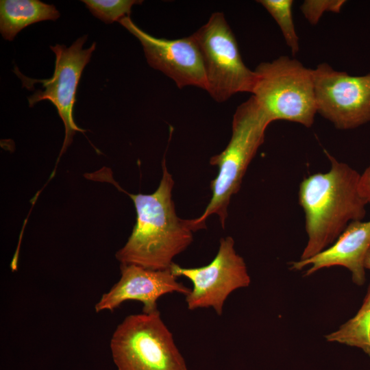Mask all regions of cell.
<instances>
[{
  "instance_id": "obj_3",
  "label": "cell",
  "mask_w": 370,
  "mask_h": 370,
  "mask_svg": "<svg viewBox=\"0 0 370 370\" xmlns=\"http://www.w3.org/2000/svg\"><path fill=\"white\" fill-rule=\"evenodd\" d=\"M271 123L252 96L237 107L227 147L210 158V163L218 167V173L210 182L212 197L206 209L201 216L191 219L195 232L206 228V221L212 214L217 215L225 227L230 199L240 190L247 169L263 143Z\"/></svg>"
},
{
  "instance_id": "obj_16",
  "label": "cell",
  "mask_w": 370,
  "mask_h": 370,
  "mask_svg": "<svg viewBox=\"0 0 370 370\" xmlns=\"http://www.w3.org/2000/svg\"><path fill=\"white\" fill-rule=\"evenodd\" d=\"M86 8L97 18L107 24L119 21L129 16L132 8L136 4L142 3L137 0H82Z\"/></svg>"
},
{
  "instance_id": "obj_13",
  "label": "cell",
  "mask_w": 370,
  "mask_h": 370,
  "mask_svg": "<svg viewBox=\"0 0 370 370\" xmlns=\"http://www.w3.org/2000/svg\"><path fill=\"white\" fill-rule=\"evenodd\" d=\"M60 12L51 4L38 0H1L0 32L12 41L23 28L43 21H56Z\"/></svg>"
},
{
  "instance_id": "obj_1",
  "label": "cell",
  "mask_w": 370,
  "mask_h": 370,
  "mask_svg": "<svg viewBox=\"0 0 370 370\" xmlns=\"http://www.w3.org/2000/svg\"><path fill=\"white\" fill-rule=\"evenodd\" d=\"M331 163L326 173L305 178L299 202L305 214L308 242L299 260H308L331 246L352 221H362L368 204L359 190L360 174L325 151Z\"/></svg>"
},
{
  "instance_id": "obj_8",
  "label": "cell",
  "mask_w": 370,
  "mask_h": 370,
  "mask_svg": "<svg viewBox=\"0 0 370 370\" xmlns=\"http://www.w3.org/2000/svg\"><path fill=\"white\" fill-rule=\"evenodd\" d=\"M170 269L175 277H184L193 284L185 298L188 310L212 308L219 316L228 296L251 282L245 262L236 253L231 236L221 238L217 254L207 265L186 268L173 263Z\"/></svg>"
},
{
  "instance_id": "obj_17",
  "label": "cell",
  "mask_w": 370,
  "mask_h": 370,
  "mask_svg": "<svg viewBox=\"0 0 370 370\" xmlns=\"http://www.w3.org/2000/svg\"><path fill=\"white\" fill-rule=\"evenodd\" d=\"M345 2L344 0H306L301 4L300 10L306 19L315 25L324 12L339 13Z\"/></svg>"
},
{
  "instance_id": "obj_2",
  "label": "cell",
  "mask_w": 370,
  "mask_h": 370,
  "mask_svg": "<svg viewBox=\"0 0 370 370\" xmlns=\"http://www.w3.org/2000/svg\"><path fill=\"white\" fill-rule=\"evenodd\" d=\"M162 176L151 194H130L136 221L125 245L116 258L121 264H135L153 270L169 269L173 258L191 244L195 232L191 219L177 217L172 190L174 181L162 162Z\"/></svg>"
},
{
  "instance_id": "obj_18",
  "label": "cell",
  "mask_w": 370,
  "mask_h": 370,
  "mask_svg": "<svg viewBox=\"0 0 370 370\" xmlns=\"http://www.w3.org/2000/svg\"><path fill=\"white\" fill-rule=\"evenodd\" d=\"M358 187L361 195L370 205V165L360 174Z\"/></svg>"
},
{
  "instance_id": "obj_19",
  "label": "cell",
  "mask_w": 370,
  "mask_h": 370,
  "mask_svg": "<svg viewBox=\"0 0 370 370\" xmlns=\"http://www.w3.org/2000/svg\"><path fill=\"white\" fill-rule=\"evenodd\" d=\"M365 269L370 270V247L367 253L365 260Z\"/></svg>"
},
{
  "instance_id": "obj_6",
  "label": "cell",
  "mask_w": 370,
  "mask_h": 370,
  "mask_svg": "<svg viewBox=\"0 0 370 370\" xmlns=\"http://www.w3.org/2000/svg\"><path fill=\"white\" fill-rule=\"evenodd\" d=\"M204 66L206 91L217 102L251 92L256 75L243 62L234 33L222 12L213 13L193 34Z\"/></svg>"
},
{
  "instance_id": "obj_10",
  "label": "cell",
  "mask_w": 370,
  "mask_h": 370,
  "mask_svg": "<svg viewBox=\"0 0 370 370\" xmlns=\"http://www.w3.org/2000/svg\"><path fill=\"white\" fill-rule=\"evenodd\" d=\"M118 22L140 41L150 66L171 78L180 88L193 86L206 90L202 57L193 34L173 40L160 38L140 29L130 16Z\"/></svg>"
},
{
  "instance_id": "obj_5",
  "label": "cell",
  "mask_w": 370,
  "mask_h": 370,
  "mask_svg": "<svg viewBox=\"0 0 370 370\" xmlns=\"http://www.w3.org/2000/svg\"><path fill=\"white\" fill-rule=\"evenodd\" d=\"M110 349L118 370H188L159 310L126 317L112 334Z\"/></svg>"
},
{
  "instance_id": "obj_7",
  "label": "cell",
  "mask_w": 370,
  "mask_h": 370,
  "mask_svg": "<svg viewBox=\"0 0 370 370\" xmlns=\"http://www.w3.org/2000/svg\"><path fill=\"white\" fill-rule=\"evenodd\" d=\"M87 37V35L81 36L69 47L59 44L50 46L56 55V62L53 75L49 79H32L23 75L16 66L14 69L23 87L27 88L37 83L42 84L41 89L35 90L33 95L28 97L29 107H33L39 101L49 100L56 108L65 128V137L60 157L70 145L75 132H84L75 124L73 111L82 71L96 48V42H94L90 47L83 49Z\"/></svg>"
},
{
  "instance_id": "obj_14",
  "label": "cell",
  "mask_w": 370,
  "mask_h": 370,
  "mask_svg": "<svg viewBox=\"0 0 370 370\" xmlns=\"http://www.w3.org/2000/svg\"><path fill=\"white\" fill-rule=\"evenodd\" d=\"M325 338L329 342L360 348L370 357V284L357 313Z\"/></svg>"
},
{
  "instance_id": "obj_4",
  "label": "cell",
  "mask_w": 370,
  "mask_h": 370,
  "mask_svg": "<svg viewBox=\"0 0 370 370\" xmlns=\"http://www.w3.org/2000/svg\"><path fill=\"white\" fill-rule=\"evenodd\" d=\"M251 96L271 122L285 120L310 127L317 114L312 69L280 56L260 63Z\"/></svg>"
},
{
  "instance_id": "obj_9",
  "label": "cell",
  "mask_w": 370,
  "mask_h": 370,
  "mask_svg": "<svg viewBox=\"0 0 370 370\" xmlns=\"http://www.w3.org/2000/svg\"><path fill=\"white\" fill-rule=\"evenodd\" d=\"M312 75L317 113L341 130L370 122V73L353 76L323 62Z\"/></svg>"
},
{
  "instance_id": "obj_11",
  "label": "cell",
  "mask_w": 370,
  "mask_h": 370,
  "mask_svg": "<svg viewBox=\"0 0 370 370\" xmlns=\"http://www.w3.org/2000/svg\"><path fill=\"white\" fill-rule=\"evenodd\" d=\"M190 289L179 282L171 269L153 270L135 264H121V278L95 305V311H112L127 301L143 304V312L158 311L157 301L172 293L186 295Z\"/></svg>"
},
{
  "instance_id": "obj_15",
  "label": "cell",
  "mask_w": 370,
  "mask_h": 370,
  "mask_svg": "<svg viewBox=\"0 0 370 370\" xmlns=\"http://www.w3.org/2000/svg\"><path fill=\"white\" fill-rule=\"evenodd\" d=\"M280 27L283 37L293 56L299 50V38L297 34L292 13V0H259Z\"/></svg>"
},
{
  "instance_id": "obj_12",
  "label": "cell",
  "mask_w": 370,
  "mask_h": 370,
  "mask_svg": "<svg viewBox=\"0 0 370 370\" xmlns=\"http://www.w3.org/2000/svg\"><path fill=\"white\" fill-rule=\"evenodd\" d=\"M370 247V221H352L328 248L305 260L291 262V269L301 270L309 266L306 275L320 269L341 266L352 273L353 282L362 286L365 282V260Z\"/></svg>"
}]
</instances>
